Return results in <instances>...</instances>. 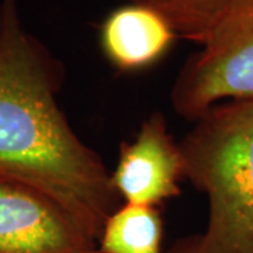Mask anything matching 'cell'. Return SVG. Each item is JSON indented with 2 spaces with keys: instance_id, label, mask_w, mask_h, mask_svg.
Here are the masks:
<instances>
[{
  "instance_id": "6da1fadb",
  "label": "cell",
  "mask_w": 253,
  "mask_h": 253,
  "mask_svg": "<svg viewBox=\"0 0 253 253\" xmlns=\"http://www.w3.org/2000/svg\"><path fill=\"white\" fill-rule=\"evenodd\" d=\"M62 72L24 28L18 0H0V174L51 196L97 241L120 197L58 107Z\"/></svg>"
},
{
  "instance_id": "7a4b0ae2",
  "label": "cell",
  "mask_w": 253,
  "mask_h": 253,
  "mask_svg": "<svg viewBox=\"0 0 253 253\" xmlns=\"http://www.w3.org/2000/svg\"><path fill=\"white\" fill-rule=\"evenodd\" d=\"M180 149L184 177L207 196L208 221L170 253H253V99L208 109Z\"/></svg>"
},
{
  "instance_id": "3957f363",
  "label": "cell",
  "mask_w": 253,
  "mask_h": 253,
  "mask_svg": "<svg viewBox=\"0 0 253 253\" xmlns=\"http://www.w3.org/2000/svg\"><path fill=\"white\" fill-rule=\"evenodd\" d=\"M253 99V0H231L172 89L177 116L196 121L222 101Z\"/></svg>"
},
{
  "instance_id": "277c9868",
  "label": "cell",
  "mask_w": 253,
  "mask_h": 253,
  "mask_svg": "<svg viewBox=\"0 0 253 253\" xmlns=\"http://www.w3.org/2000/svg\"><path fill=\"white\" fill-rule=\"evenodd\" d=\"M0 253H99L66 208L31 184L0 174Z\"/></svg>"
},
{
  "instance_id": "5b68a950",
  "label": "cell",
  "mask_w": 253,
  "mask_h": 253,
  "mask_svg": "<svg viewBox=\"0 0 253 253\" xmlns=\"http://www.w3.org/2000/svg\"><path fill=\"white\" fill-rule=\"evenodd\" d=\"M184 159L161 114L145 121L132 142L121 145L111 183L126 204L156 207L180 194Z\"/></svg>"
},
{
  "instance_id": "8992f818",
  "label": "cell",
  "mask_w": 253,
  "mask_h": 253,
  "mask_svg": "<svg viewBox=\"0 0 253 253\" xmlns=\"http://www.w3.org/2000/svg\"><path fill=\"white\" fill-rule=\"evenodd\" d=\"M100 48L120 72H138L158 63L177 38L158 11L126 3L111 10L99 31Z\"/></svg>"
},
{
  "instance_id": "52a82bcc",
  "label": "cell",
  "mask_w": 253,
  "mask_h": 253,
  "mask_svg": "<svg viewBox=\"0 0 253 253\" xmlns=\"http://www.w3.org/2000/svg\"><path fill=\"white\" fill-rule=\"evenodd\" d=\"M162 218L156 207H117L101 228L99 253H162Z\"/></svg>"
},
{
  "instance_id": "ba28073f",
  "label": "cell",
  "mask_w": 253,
  "mask_h": 253,
  "mask_svg": "<svg viewBox=\"0 0 253 253\" xmlns=\"http://www.w3.org/2000/svg\"><path fill=\"white\" fill-rule=\"evenodd\" d=\"M158 11L169 21L179 38L203 45L231 0H126Z\"/></svg>"
}]
</instances>
